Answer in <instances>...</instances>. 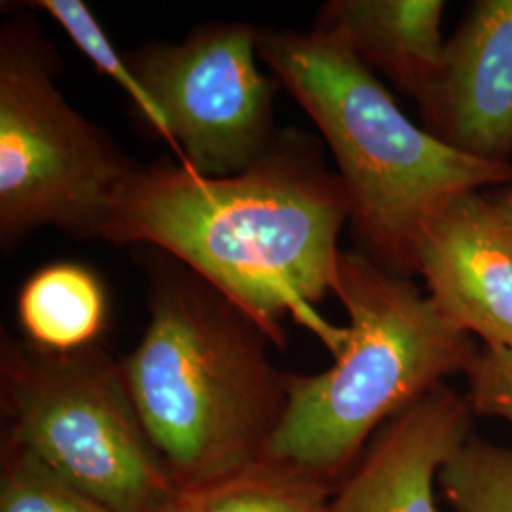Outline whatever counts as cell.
I'll list each match as a JSON object with an SVG mask.
<instances>
[{"label":"cell","instance_id":"cell-16","mask_svg":"<svg viewBox=\"0 0 512 512\" xmlns=\"http://www.w3.org/2000/svg\"><path fill=\"white\" fill-rule=\"evenodd\" d=\"M0 512H114L57 475L31 452L4 446Z\"/></svg>","mask_w":512,"mask_h":512},{"label":"cell","instance_id":"cell-7","mask_svg":"<svg viewBox=\"0 0 512 512\" xmlns=\"http://www.w3.org/2000/svg\"><path fill=\"white\" fill-rule=\"evenodd\" d=\"M260 31L209 23L183 42H150L129 67L162 110L177 162L202 177H232L274 147V82L258 71Z\"/></svg>","mask_w":512,"mask_h":512},{"label":"cell","instance_id":"cell-3","mask_svg":"<svg viewBox=\"0 0 512 512\" xmlns=\"http://www.w3.org/2000/svg\"><path fill=\"white\" fill-rule=\"evenodd\" d=\"M258 57L323 133L348 188L359 251L387 272L418 274L423 228L448 200L512 184V162L459 154L418 128L334 38L260 31Z\"/></svg>","mask_w":512,"mask_h":512},{"label":"cell","instance_id":"cell-14","mask_svg":"<svg viewBox=\"0 0 512 512\" xmlns=\"http://www.w3.org/2000/svg\"><path fill=\"white\" fill-rule=\"evenodd\" d=\"M27 6H35L46 12L63 27V31L71 37L76 48L86 55L99 73L109 76L114 84H118L133 103L148 129H152L160 139H164L169 147L175 150L169 126L165 122L162 110L156 107L145 86L129 67L128 57L124 59L110 44V38L103 31L101 23L93 18L90 8L82 0H38Z\"/></svg>","mask_w":512,"mask_h":512},{"label":"cell","instance_id":"cell-18","mask_svg":"<svg viewBox=\"0 0 512 512\" xmlns=\"http://www.w3.org/2000/svg\"><path fill=\"white\" fill-rule=\"evenodd\" d=\"M490 200L495 203V207L501 211V215L512 226V186L501 188L497 192H488Z\"/></svg>","mask_w":512,"mask_h":512},{"label":"cell","instance_id":"cell-8","mask_svg":"<svg viewBox=\"0 0 512 512\" xmlns=\"http://www.w3.org/2000/svg\"><path fill=\"white\" fill-rule=\"evenodd\" d=\"M416 272L452 327L512 351V226L488 192H461L429 219Z\"/></svg>","mask_w":512,"mask_h":512},{"label":"cell","instance_id":"cell-12","mask_svg":"<svg viewBox=\"0 0 512 512\" xmlns=\"http://www.w3.org/2000/svg\"><path fill=\"white\" fill-rule=\"evenodd\" d=\"M27 342L69 353L97 344L107 319V291L88 266L54 262L31 275L18 296Z\"/></svg>","mask_w":512,"mask_h":512},{"label":"cell","instance_id":"cell-9","mask_svg":"<svg viewBox=\"0 0 512 512\" xmlns=\"http://www.w3.org/2000/svg\"><path fill=\"white\" fill-rule=\"evenodd\" d=\"M416 101L423 126L446 147L486 162H511L512 0L471 6Z\"/></svg>","mask_w":512,"mask_h":512},{"label":"cell","instance_id":"cell-13","mask_svg":"<svg viewBox=\"0 0 512 512\" xmlns=\"http://www.w3.org/2000/svg\"><path fill=\"white\" fill-rule=\"evenodd\" d=\"M334 490L287 463L264 459L238 473L177 490L158 512H329Z\"/></svg>","mask_w":512,"mask_h":512},{"label":"cell","instance_id":"cell-10","mask_svg":"<svg viewBox=\"0 0 512 512\" xmlns=\"http://www.w3.org/2000/svg\"><path fill=\"white\" fill-rule=\"evenodd\" d=\"M473 414L458 391L433 387L376 431L329 512H439L435 478L473 437Z\"/></svg>","mask_w":512,"mask_h":512},{"label":"cell","instance_id":"cell-17","mask_svg":"<svg viewBox=\"0 0 512 512\" xmlns=\"http://www.w3.org/2000/svg\"><path fill=\"white\" fill-rule=\"evenodd\" d=\"M469 403L476 414L512 425V351L480 348L467 368Z\"/></svg>","mask_w":512,"mask_h":512},{"label":"cell","instance_id":"cell-4","mask_svg":"<svg viewBox=\"0 0 512 512\" xmlns=\"http://www.w3.org/2000/svg\"><path fill=\"white\" fill-rule=\"evenodd\" d=\"M340 302L348 338L321 374H287V408L266 459L338 486L376 431L446 378L467 372L478 346L452 327L410 277L342 251Z\"/></svg>","mask_w":512,"mask_h":512},{"label":"cell","instance_id":"cell-5","mask_svg":"<svg viewBox=\"0 0 512 512\" xmlns=\"http://www.w3.org/2000/svg\"><path fill=\"white\" fill-rule=\"evenodd\" d=\"M2 408L6 446L31 452L114 512H158L177 494L122 363L97 344L57 353L4 340Z\"/></svg>","mask_w":512,"mask_h":512},{"label":"cell","instance_id":"cell-15","mask_svg":"<svg viewBox=\"0 0 512 512\" xmlns=\"http://www.w3.org/2000/svg\"><path fill=\"white\" fill-rule=\"evenodd\" d=\"M456 512H512V452L478 437L467 440L439 475Z\"/></svg>","mask_w":512,"mask_h":512},{"label":"cell","instance_id":"cell-11","mask_svg":"<svg viewBox=\"0 0 512 512\" xmlns=\"http://www.w3.org/2000/svg\"><path fill=\"white\" fill-rule=\"evenodd\" d=\"M442 14L440 0H332L313 31L334 38L366 69L418 99L444 54Z\"/></svg>","mask_w":512,"mask_h":512},{"label":"cell","instance_id":"cell-2","mask_svg":"<svg viewBox=\"0 0 512 512\" xmlns=\"http://www.w3.org/2000/svg\"><path fill=\"white\" fill-rule=\"evenodd\" d=\"M150 321L122 372L177 490L268 456L287 408V374L255 319L179 260L150 268Z\"/></svg>","mask_w":512,"mask_h":512},{"label":"cell","instance_id":"cell-1","mask_svg":"<svg viewBox=\"0 0 512 512\" xmlns=\"http://www.w3.org/2000/svg\"><path fill=\"white\" fill-rule=\"evenodd\" d=\"M351 198L315 139L279 133L258 162L232 177H202L179 162L141 165L118 192L101 239L150 245L202 275L272 338L285 317L313 330L336 357L348 327L319 313L338 293V234Z\"/></svg>","mask_w":512,"mask_h":512},{"label":"cell","instance_id":"cell-6","mask_svg":"<svg viewBox=\"0 0 512 512\" xmlns=\"http://www.w3.org/2000/svg\"><path fill=\"white\" fill-rule=\"evenodd\" d=\"M61 61L31 18L0 31V241L40 226L103 236L118 192L139 167L55 86Z\"/></svg>","mask_w":512,"mask_h":512}]
</instances>
